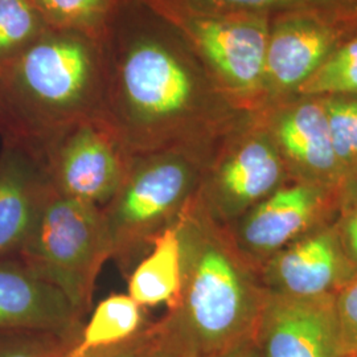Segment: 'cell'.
<instances>
[{
  "instance_id": "6da1fadb",
  "label": "cell",
  "mask_w": 357,
  "mask_h": 357,
  "mask_svg": "<svg viewBox=\"0 0 357 357\" xmlns=\"http://www.w3.org/2000/svg\"><path fill=\"white\" fill-rule=\"evenodd\" d=\"M101 44L103 119L131 155L178 147L220 89L192 61L188 43L142 0H121Z\"/></svg>"
},
{
  "instance_id": "7a4b0ae2",
  "label": "cell",
  "mask_w": 357,
  "mask_h": 357,
  "mask_svg": "<svg viewBox=\"0 0 357 357\" xmlns=\"http://www.w3.org/2000/svg\"><path fill=\"white\" fill-rule=\"evenodd\" d=\"M101 38L50 28L0 66V135L43 162L48 147L78 122L102 116Z\"/></svg>"
},
{
  "instance_id": "3957f363",
  "label": "cell",
  "mask_w": 357,
  "mask_h": 357,
  "mask_svg": "<svg viewBox=\"0 0 357 357\" xmlns=\"http://www.w3.org/2000/svg\"><path fill=\"white\" fill-rule=\"evenodd\" d=\"M183 282L158 337L180 357H206L253 340L266 289L241 255L203 212L187 208L178 220Z\"/></svg>"
},
{
  "instance_id": "277c9868",
  "label": "cell",
  "mask_w": 357,
  "mask_h": 357,
  "mask_svg": "<svg viewBox=\"0 0 357 357\" xmlns=\"http://www.w3.org/2000/svg\"><path fill=\"white\" fill-rule=\"evenodd\" d=\"M16 258L36 278L57 289L85 318L100 270L112 258L102 208L52 188Z\"/></svg>"
},
{
  "instance_id": "5b68a950",
  "label": "cell",
  "mask_w": 357,
  "mask_h": 357,
  "mask_svg": "<svg viewBox=\"0 0 357 357\" xmlns=\"http://www.w3.org/2000/svg\"><path fill=\"white\" fill-rule=\"evenodd\" d=\"M196 169L178 147L135 153L113 200L102 208L112 258L128 268L188 208Z\"/></svg>"
},
{
  "instance_id": "8992f818",
  "label": "cell",
  "mask_w": 357,
  "mask_h": 357,
  "mask_svg": "<svg viewBox=\"0 0 357 357\" xmlns=\"http://www.w3.org/2000/svg\"><path fill=\"white\" fill-rule=\"evenodd\" d=\"M204 61L217 86L236 100L265 98L271 17L257 13H159Z\"/></svg>"
},
{
  "instance_id": "52a82bcc",
  "label": "cell",
  "mask_w": 357,
  "mask_h": 357,
  "mask_svg": "<svg viewBox=\"0 0 357 357\" xmlns=\"http://www.w3.org/2000/svg\"><path fill=\"white\" fill-rule=\"evenodd\" d=\"M131 156L102 116H94L63 132L43 163L57 193L103 208L119 191Z\"/></svg>"
},
{
  "instance_id": "ba28073f",
  "label": "cell",
  "mask_w": 357,
  "mask_h": 357,
  "mask_svg": "<svg viewBox=\"0 0 357 357\" xmlns=\"http://www.w3.org/2000/svg\"><path fill=\"white\" fill-rule=\"evenodd\" d=\"M289 171L265 128L236 142L209 178L205 203L213 218H241L255 205L284 185Z\"/></svg>"
},
{
  "instance_id": "9c48e42d",
  "label": "cell",
  "mask_w": 357,
  "mask_h": 357,
  "mask_svg": "<svg viewBox=\"0 0 357 357\" xmlns=\"http://www.w3.org/2000/svg\"><path fill=\"white\" fill-rule=\"evenodd\" d=\"M355 29L315 15L290 13L271 19L264 96L274 102L296 96Z\"/></svg>"
},
{
  "instance_id": "30bf717a",
  "label": "cell",
  "mask_w": 357,
  "mask_h": 357,
  "mask_svg": "<svg viewBox=\"0 0 357 357\" xmlns=\"http://www.w3.org/2000/svg\"><path fill=\"white\" fill-rule=\"evenodd\" d=\"M262 357H342L335 295L299 298L266 290L255 336Z\"/></svg>"
},
{
  "instance_id": "8fae6325",
  "label": "cell",
  "mask_w": 357,
  "mask_h": 357,
  "mask_svg": "<svg viewBox=\"0 0 357 357\" xmlns=\"http://www.w3.org/2000/svg\"><path fill=\"white\" fill-rule=\"evenodd\" d=\"M340 193L296 181L284 184L240 218L237 245L243 255L268 259L311 230L324 225Z\"/></svg>"
},
{
  "instance_id": "7c38bea8",
  "label": "cell",
  "mask_w": 357,
  "mask_h": 357,
  "mask_svg": "<svg viewBox=\"0 0 357 357\" xmlns=\"http://www.w3.org/2000/svg\"><path fill=\"white\" fill-rule=\"evenodd\" d=\"M265 130L296 181L342 191L344 178L332 144L320 97H298L280 103L268 114Z\"/></svg>"
},
{
  "instance_id": "4fadbf2b",
  "label": "cell",
  "mask_w": 357,
  "mask_h": 357,
  "mask_svg": "<svg viewBox=\"0 0 357 357\" xmlns=\"http://www.w3.org/2000/svg\"><path fill=\"white\" fill-rule=\"evenodd\" d=\"M357 275L335 222L320 225L266 259V290L299 298L335 295Z\"/></svg>"
},
{
  "instance_id": "5bb4252c",
  "label": "cell",
  "mask_w": 357,
  "mask_h": 357,
  "mask_svg": "<svg viewBox=\"0 0 357 357\" xmlns=\"http://www.w3.org/2000/svg\"><path fill=\"white\" fill-rule=\"evenodd\" d=\"M51 192L44 163L19 146L3 143L0 153V261L19 255Z\"/></svg>"
},
{
  "instance_id": "9a60e30c",
  "label": "cell",
  "mask_w": 357,
  "mask_h": 357,
  "mask_svg": "<svg viewBox=\"0 0 357 357\" xmlns=\"http://www.w3.org/2000/svg\"><path fill=\"white\" fill-rule=\"evenodd\" d=\"M84 319L63 294L36 278L17 258L0 261V332L73 333L81 332Z\"/></svg>"
},
{
  "instance_id": "2e32d148",
  "label": "cell",
  "mask_w": 357,
  "mask_h": 357,
  "mask_svg": "<svg viewBox=\"0 0 357 357\" xmlns=\"http://www.w3.org/2000/svg\"><path fill=\"white\" fill-rule=\"evenodd\" d=\"M155 13H308L357 31V0H142Z\"/></svg>"
},
{
  "instance_id": "e0dca14e",
  "label": "cell",
  "mask_w": 357,
  "mask_h": 357,
  "mask_svg": "<svg viewBox=\"0 0 357 357\" xmlns=\"http://www.w3.org/2000/svg\"><path fill=\"white\" fill-rule=\"evenodd\" d=\"M183 282V245L178 221L163 230L128 277V295L143 308L178 299Z\"/></svg>"
},
{
  "instance_id": "ac0fdd59",
  "label": "cell",
  "mask_w": 357,
  "mask_h": 357,
  "mask_svg": "<svg viewBox=\"0 0 357 357\" xmlns=\"http://www.w3.org/2000/svg\"><path fill=\"white\" fill-rule=\"evenodd\" d=\"M143 307L128 294H113L94 307L69 357H85L122 344L144 330Z\"/></svg>"
},
{
  "instance_id": "d6986e66",
  "label": "cell",
  "mask_w": 357,
  "mask_h": 357,
  "mask_svg": "<svg viewBox=\"0 0 357 357\" xmlns=\"http://www.w3.org/2000/svg\"><path fill=\"white\" fill-rule=\"evenodd\" d=\"M33 3L51 28L101 38L121 0H33Z\"/></svg>"
},
{
  "instance_id": "ffe728a7",
  "label": "cell",
  "mask_w": 357,
  "mask_h": 357,
  "mask_svg": "<svg viewBox=\"0 0 357 357\" xmlns=\"http://www.w3.org/2000/svg\"><path fill=\"white\" fill-rule=\"evenodd\" d=\"M50 28L33 0H0V66L16 59Z\"/></svg>"
},
{
  "instance_id": "44dd1931",
  "label": "cell",
  "mask_w": 357,
  "mask_h": 357,
  "mask_svg": "<svg viewBox=\"0 0 357 357\" xmlns=\"http://www.w3.org/2000/svg\"><path fill=\"white\" fill-rule=\"evenodd\" d=\"M357 97V33L342 43L298 90L296 97Z\"/></svg>"
},
{
  "instance_id": "7402d4cb",
  "label": "cell",
  "mask_w": 357,
  "mask_h": 357,
  "mask_svg": "<svg viewBox=\"0 0 357 357\" xmlns=\"http://www.w3.org/2000/svg\"><path fill=\"white\" fill-rule=\"evenodd\" d=\"M320 98L345 183L357 171V97L330 96Z\"/></svg>"
},
{
  "instance_id": "603a6c76",
  "label": "cell",
  "mask_w": 357,
  "mask_h": 357,
  "mask_svg": "<svg viewBox=\"0 0 357 357\" xmlns=\"http://www.w3.org/2000/svg\"><path fill=\"white\" fill-rule=\"evenodd\" d=\"M81 332L16 330L0 332V357H69Z\"/></svg>"
},
{
  "instance_id": "cb8c5ba5",
  "label": "cell",
  "mask_w": 357,
  "mask_h": 357,
  "mask_svg": "<svg viewBox=\"0 0 357 357\" xmlns=\"http://www.w3.org/2000/svg\"><path fill=\"white\" fill-rule=\"evenodd\" d=\"M343 356H357V275L335 294Z\"/></svg>"
},
{
  "instance_id": "d4e9b609",
  "label": "cell",
  "mask_w": 357,
  "mask_h": 357,
  "mask_svg": "<svg viewBox=\"0 0 357 357\" xmlns=\"http://www.w3.org/2000/svg\"><path fill=\"white\" fill-rule=\"evenodd\" d=\"M335 221L345 255L357 270V204L343 206Z\"/></svg>"
},
{
  "instance_id": "484cf974",
  "label": "cell",
  "mask_w": 357,
  "mask_h": 357,
  "mask_svg": "<svg viewBox=\"0 0 357 357\" xmlns=\"http://www.w3.org/2000/svg\"><path fill=\"white\" fill-rule=\"evenodd\" d=\"M153 328L151 326L146 327L139 335L130 339L128 342L93 352L85 357H142L153 343Z\"/></svg>"
},
{
  "instance_id": "4316f807",
  "label": "cell",
  "mask_w": 357,
  "mask_h": 357,
  "mask_svg": "<svg viewBox=\"0 0 357 357\" xmlns=\"http://www.w3.org/2000/svg\"><path fill=\"white\" fill-rule=\"evenodd\" d=\"M206 357H262L257 347L255 339L243 342L241 344L234 345L227 351H222L216 355Z\"/></svg>"
},
{
  "instance_id": "83f0119b",
  "label": "cell",
  "mask_w": 357,
  "mask_h": 357,
  "mask_svg": "<svg viewBox=\"0 0 357 357\" xmlns=\"http://www.w3.org/2000/svg\"><path fill=\"white\" fill-rule=\"evenodd\" d=\"M357 204V171L348 178L340 191V208Z\"/></svg>"
},
{
  "instance_id": "f1b7e54d",
  "label": "cell",
  "mask_w": 357,
  "mask_h": 357,
  "mask_svg": "<svg viewBox=\"0 0 357 357\" xmlns=\"http://www.w3.org/2000/svg\"><path fill=\"white\" fill-rule=\"evenodd\" d=\"M142 357H180L178 354L169 348L168 345L165 344L156 335V332L153 330V343L147 348V351L144 352V355Z\"/></svg>"
},
{
  "instance_id": "f546056e",
  "label": "cell",
  "mask_w": 357,
  "mask_h": 357,
  "mask_svg": "<svg viewBox=\"0 0 357 357\" xmlns=\"http://www.w3.org/2000/svg\"><path fill=\"white\" fill-rule=\"evenodd\" d=\"M342 357H357V356H342Z\"/></svg>"
}]
</instances>
